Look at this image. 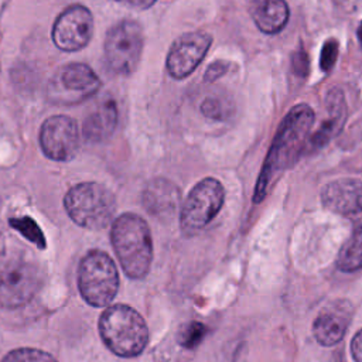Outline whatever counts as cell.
I'll return each mask as SVG.
<instances>
[{
  "instance_id": "cell-1",
  "label": "cell",
  "mask_w": 362,
  "mask_h": 362,
  "mask_svg": "<svg viewBox=\"0 0 362 362\" xmlns=\"http://www.w3.org/2000/svg\"><path fill=\"white\" fill-rule=\"evenodd\" d=\"M314 119V110L307 103L293 106L284 116L259 173L253 191L255 204L262 202L276 178L296 164L310 140Z\"/></svg>"
},
{
  "instance_id": "cell-2",
  "label": "cell",
  "mask_w": 362,
  "mask_h": 362,
  "mask_svg": "<svg viewBox=\"0 0 362 362\" xmlns=\"http://www.w3.org/2000/svg\"><path fill=\"white\" fill-rule=\"evenodd\" d=\"M110 240L126 276L143 279L153 260V240L147 222L136 214H122L112 225Z\"/></svg>"
},
{
  "instance_id": "cell-3",
  "label": "cell",
  "mask_w": 362,
  "mask_h": 362,
  "mask_svg": "<svg viewBox=\"0 0 362 362\" xmlns=\"http://www.w3.org/2000/svg\"><path fill=\"white\" fill-rule=\"evenodd\" d=\"M99 334L105 345L117 356L134 358L148 342L144 318L130 305H109L99 318Z\"/></svg>"
},
{
  "instance_id": "cell-4",
  "label": "cell",
  "mask_w": 362,
  "mask_h": 362,
  "mask_svg": "<svg viewBox=\"0 0 362 362\" xmlns=\"http://www.w3.org/2000/svg\"><path fill=\"white\" fill-rule=\"evenodd\" d=\"M64 205L76 225L90 230L106 228L116 209L113 194L98 182H81L72 187L64 198Z\"/></svg>"
},
{
  "instance_id": "cell-5",
  "label": "cell",
  "mask_w": 362,
  "mask_h": 362,
  "mask_svg": "<svg viewBox=\"0 0 362 362\" xmlns=\"http://www.w3.org/2000/svg\"><path fill=\"white\" fill-rule=\"evenodd\" d=\"M78 288L93 307L112 303L119 290V273L112 257L102 250L88 252L78 267Z\"/></svg>"
},
{
  "instance_id": "cell-6",
  "label": "cell",
  "mask_w": 362,
  "mask_h": 362,
  "mask_svg": "<svg viewBox=\"0 0 362 362\" xmlns=\"http://www.w3.org/2000/svg\"><path fill=\"white\" fill-rule=\"evenodd\" d=\"M100 88V79L90 66L81 62H71L59 66L48 81L47 99L54 105H76Z\"/></svg>"
},
{
  "instance_id": "cell-7",
  "label": "cell",
  "mask_w": 362,
  "mask_h": 362,
  "mask_svg": "<svg viewBox=\"0 0 362 362\" xmlns=\"http://www.w3.org/2000/svg\"><path fill=\"white\" fill-rule=\"evenodd\" d=\"M225 199L222 184L216 178H204L188 192L180 211V225L185 233L204 229L221 211Z\"/></svg>"
},
{
  "instance_id": "cell-8",
  "label": "cell",
  "mask_w": 362,
  "mask_h": 362,
  "mask_svg": "<svg viewBox=\"0 0 362 362\" xmlns=\"http://www.w3.org/2000/svg\"><path fill=\"white\" fill-rule=\"evenodd\" d=\"M144 44L143 30L133 20L115 24L105 38V57L109 68L116 74H132L141 58Z\"/></svg>"
},
{
  "instance_id": "cell-9",
  "label": "cell",
  "mask_w": 362,
  "mask_h": 362,
  "mask_svg": "<svg viewBox=\"0 0 362 362\" xmlns=\"http://www.w3.org/2000/svg\"><path fill=\"white\" fill-rule=\"evenodd\" d=\"M44 276L38 266L28 262L10 263L0 269V305L17 308L25 305L40 290Z\"/></svg>"
},
{
  "instance_id": "cell-10",
  "label": "cell",
  "mask_w": 362,
  "mask_h": 362,
  "mask_svg": "<svg viewBox=\"0 0 362 362\" xmlns=\"http://www.w3.org/2000/svg\"><path fill=\"white\" fill-rule=\"evenodd\" d=\"M42 153L55 161H69L79 147V130L76 122L65 115L48 117L40 130Z\"/></svg>"
},
{
  "instance_id": "cell-11",
  "label": "cell",
  "mask_w": 362,
  "mask_h": 362,
  "mask_svg": "<svg viewBox=\"0 0 362 362\" xmlns=\"http://www.w3.org/2000/svg\"><path fill=\"white\" fill-rule=\"evenodd\" d=\"M93 33V17L90 11L79 4L65 8L52 27L54 44L62 51H78L83 48Z\"/></svg>"
},
{
  "instance_id": "cell-12",
  "label": "cell",
  "mask_w": 362,
  "mask_h": 362,
  "mask_svg": "<svg viewBox=\"0 0 362 362\" xmlns=\"http://www.w3.org/2000/svg\"><path fill=\"white\" fill-rule=\"evenodd\" d=\"M212 38L204 31H191L180 35L168 49L165 66L175 79H182L205 58Z\"/></svg>"
},
{
  "instance_id": "cell-13",
  "label": "cell",
  "mask_w": 362,
  "mask_h": 362,
  "mask_svg": "<svg viewBox=\"0 0 362 362\" xmlns=\"http://www.w3.org/2000/svg\"><path fill=\"white\" fill-rule=\"evenodd\" d=\"M324 206L335 214L362 219V180L338 178L328 182L321 192Z\"/></svg>"
},
{
  "instance_id": "cell-14",
  "label": "cell",
  "mask_w": 362,
  "mask_h": 362,
  "mask_svg": "<svg viewBox=\"0 0 362 362\" xmlns=\"http://www.w3.org/2000/svg\"><path fill=\"white\" fill-rule=\"evenodd\" d=\"M352 315V307L341 300L325 307L313 322V334L322 346H334L342 341L346 334Z\"/></svg>"
},
{
  "instance_id": "cell-15",
  "label": "cell",
  "mask_w": 362,
  "mask_h": 362,
  "mask_svg": "<svg viewBox=\"0 0 362 362\" xmlns=\"http://www.w3.org/2000/svg\"><path fill=\"white\" fill-rule=\"evenodd\" d=\"M325 105L328 117L325 122L321 123L317 132L310 136L308 140V143L315 148L325 146L334 136H337L346 117V105L344 95L339 89H332L328 92Z\"/></svg>"
},
{
  "instance_id": "cell-16",
  "label": "cell",
  "mask_w": 362,
  "mask_h": 362,
  "mask_svg": "<svg viewBox=\"0 0 362 362\" xmlns=\"http://www.w3.org/2000/svg\"><path fill=\"white\" fill-rule=\"evenodd\" d=\"M256 27L264 34H276L288 21V6L284 0H252L249 6Z\"/></svg>"
},
{
  "instance_id": "cell-17",
  "label": "cell",
  "mask_w": 362,
  "mask_h": 362,
  "mask_svg": "<svg viewBox=\"0 0 362 362\" xmlns=\"http://www.w3.org/2000/svg\"><path fill=\"white\" fill-rule=\"evenodd\" d=\"M117 124V107L115 100L106 98L99 106L85 119L82 134L88 141H102L107 139Z\"/></svg>"
},
{
  "instance_id": "cell-18",
  "label": "cell",
  "mask_w": 362,
  "mask_h": 362,
  "mask_svg": "<svg viewBox=\"0 0 362 362\" xmlns=\"http://www.w3.org/2000/svg\"><path fill=\"white\" fill-rule=\"evenodd\" d=\"M180 202L178 188L165 178L151 180L143 191L144 206L156 215L174 211Z\"/></svg>"
},
{
  "instance_id": "cell-19",
  "label": "cell",
  "mask_w": 362,
  "mask_h": 362,
  "mask_svg": "<svg viewBox=\"0 0 362 362\" xmlns=\"http://www.w3.org/2000/svg\"><path fill=\"white\" fill-rule=\"evenodd\" d=\"M337 267L345 273L362 269V228H358L342 245L337 257Z\"/></svg>"
},
{
  "instance_id": "cell-20",
  "label": "cell",
  "mask_w": 362,
  "mask_h": 362,
  "mask_svg": "<svg viewBox=\"0 0 362 362\" xmlns=\"http://www.w3.org/2000/svg\"><path fill=\"white\" fill-rule=\"evenodd\" d=\"M8 223H10L11 228L18 230L31 243L37 245L40 249H45V246H47L45 238H44L42 230L40 229V226L37 225L35 221H33L28 216H23V218H11L8 221Z\"/></svg>"
},
{
  "instance_id": "cell-21",
  "label": "cell",
  "mask_w": 362,
  "mask_h": 362,
  "mask_svg": "<svg viewBox=\"0 0 362 362\" xmlns=\"http://www.w3.org/2000/svg\"><path fill=\"white\" fill-rule=\"evenodd\" d=\"M206 332H208V328L204 324L198 321H189L181 327L178 332V342L184 348L194 349L201 344Z\"/></svg>"
},
{
  "instance_id": "cell-22",
  "label": "cell",
  "mask_w": 362,
  "mask_h": 362,
  "mask_svg": "<svg viewBox=\"0 0 362 362\" xmlns=\"http://www.w3.org/2000/svg\"><path fill=\"white\" fill-rule=\"evenodd\" d=\"M1 362H58L51 354L35 348H17L10 351Z\"/></svg>"
},
{
  "instance_id": "cell-23",
  "label": "cell",
  "mask_w": 362,
  "mask_h": 362,
  "mask_svg": "<svg viewBox=\"0 0 362 362\" xmlns=\"http://www.w3.org/2000/svg\"><path fill=\"white\" fill-rule=\"evenodd\" d=\"M338 41L335 38H329L324 42L321 48V55H320V66L324 72L331 71V68L335 65L337 58H338Z\"/></svg>"
},
{
  "instance_id": "cell-24",
  "label": "cell",
  "mask_w": 362,
  "mask_h": 362,
  "mask_svg": "<svg viewBox=\"0 0 362 362\" xmlns=\"http://www.w3.org/2000/svg\"><path fill=\"white\" fill-rule=\"evenodd\" d=\"M228 62L225 61H215L212 62L206 71H205V75H204V81L205 82H214L216 81L218 78H221L226 71H228Z\"/></svg>"
},
{
  "instance_id": "cell-25",
  "label": "cell",
  "mask_w": 362,
  "mask_h": 362,
  "mask_svg": "<svg viewBox=\"0 0 362 362\" xmlns=\"http://www.w3.org/2000/svg\"><path fill=\"white\" fill-rule=\"evenodd\" d=\"M291 62H293V69H294V72H296L297 75H307L310 64H308V57H307V54L304 52V49H298V51L293 55Z\"/></svg>"
},
{
  "instance_id": "cell-26",
  "label": "cell",
  "mask_w": 362,
  "mask_h": 362,
  "mask_svg": "<svg viewBox=\"0 0 362 362\" xmlns=\"http://www.w3.org/2000/svg\"><path fill=\"white\" fill-rule=\"evenodd\" d=\"M351 355L355 362H362V329H359L351 341Z\"/></svg>"
},
{
  "instance_id": "cell-27",
  "label": "cell",
  "mask_w": 362,
  "mask_h": 362,
  "mask_svg": "<svg viewBox=\"0 0 362 362\" xmlns=\"http://www.w3.org/2000/svg\"><path fill=\"white\" fill-rule=\"evenodd\" d=\"M115 1L130 6V7H134V8L144 10V8H148L150 6H153L157 0H115Z\"/></svg>"
},
{
  "instance_id": "cell-28",
  "label": "cell",
  "mask_w": 362,
  "mask_h": 362,
  "mask_svg": "<svg viewBox=\"0 0 362 362\" xmlns=\"http://www.w3.org/2000/svg\"><path fill=\"white\" fill-rule=\"evenodd\" d=\"M358 38H359V41H361V44H362V21H361V24H359V27H358Z\"/></svg>"
}]
</instances>
